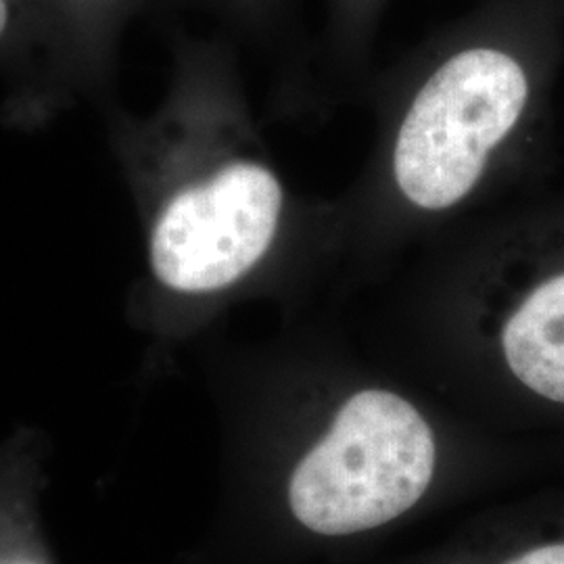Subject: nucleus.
<instances>
[{"instance_id":"1","label":"nucleus","mask_w":564,"mask_h":564,"mask_svg":"<svg viewBox=\"0 0 564 564\" xmlns=\"http://www.w3.org/2000/svg\"><path fill=\"white\" fill-rule=\"evenodd\" d=\"M519 57L496 44H464L440 61L403 107L389 144V184L405 209L442 216L484 184L531 105Z\"/></svg>"},{"instance_id":"2","label":"nucleus","mask_w":564,"mask_h":564,"mask_svg":"<svg viewBox=\"0 0 564 564\" xmlns=\"http://www.w3.org/2000/svg\"><path fill=\"white\" fill-rule=\"evenodd\" d=\"M435 470V440L402 395L364 389L293 473L291 510L323 535L381 527L416 505Z\"/></svg>"},{"instance_id":"3","label":"nucleus","mask_w":564,"mask_h":564,"mask_svg":"<svg viewBox=\"0 0 564 564\" xmlns=\"http://www.w3.org/2000/svg\"><path fill=\"white\" fill-rule=\"evenodd\" d=\"M284 212V184L268 163L224 158L163 203L151 230V268L176 293L228 289L272 251Z\"/></svg>"},{"instance_id":"4","label":"nucleus","mask_w":564,"mask_h":564,"mask_svg":"<svg viewBox=\"0 0 564 564\" xmlns=\"http://www.w3.org/2000/svg\"><path fill=\"white\" fill-rule=\"evenodd\" d=\"M533 282L508 314L502 351L510 372L545 400L564 403V262Z\"/></svg>"},{"instance_id":"5","label":"nucleus","mask_w":564,"mask_h":564,"mask_svg":"<svg viewBox=\"0 0 564 564\" xmlns=\"http://www.w3.org/2000/svg\"><path fill=\"white\" fill-rule=\"evenodd\" d=\"M506 564H564V544L544 545L521 554Z\"/></svg>"},{"instance_id":"6","label":"nucleus","mask_w":564,"mask_h":564,"mask_svg":"<svg viewBox=\"0 0 564 564\" xmlns=\"http://www.w3.org/2000/svg\"><path fill=\"white\" fill-rule=\"evenodd\" d=\"M11 18V0H0V39L4 36Z\"/></svg>"},{"instance_id":"7","label":"nucleus","mask_w":564,"mask_h":564,"mask_svg":"<svg viewBox=\"0 0 564 564\" xmlns=\"http://www.w3.org/2000/svg\"><path fill=\"white\" fill-rule=\"evenodd\" d=\"M0 564H39V563H32V561H9V563H0Z\"/></svg>"},{"instance_id":"8","label":"nucleus","mask_w":564,"mask_h":564,"mask_svg":"<svg viewBox=\"0 0 564 564\" xmlns=\"http://www.w3.org/2000/svg\"><path fill=\"white\" fill-rule=\"evenodd\" d=\"M351 2H354V0H351Z\"/></svg>"}]
</instances>
